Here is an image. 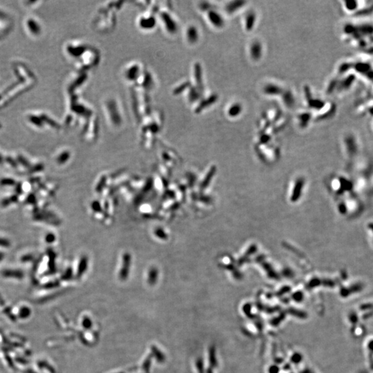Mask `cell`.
Returning <instances> with one entry per match:
<instances>
[{"instance_id":"obj_7","label":"cell","mask_w":373,"mask_h":373,"mask_svg":"<svg viewBox=\"0 0 373 373\" xmlns=\"http://www.w3.org/2000/svg\"><path fill=\"white\" fill-rule=\"evenodd\" d=\"M0 184L2 186H13L16 184V182L12 178H5L1 180Z\"/></svg>"},{"instance_id":"obj_8","label":"cell","mask_w":373,"mask_h":373,"mask_svg":"<svg viewBox=\"0 0 373 373\" xmlns=\"http://www.w3.org/2000/svg\"><path fill=\"white\" fill-rule=\"evenodd\" d=\"M26 202L28 204H30L32 205H35L37 204V198L34 194H30L27 196L26 199Z\"/></svg>"},{"instance_id":"obj_5","label":"cell","mask_w":373,"mask_h":373,"mask_svg":"<svg viewBox=\"0 0 373 373\" xmlns=\"http://www.w3.org/2000/svg\"><path fill=\"white\" fill-rule=\"evenodd\" d=\"M18 200H19L18 196L17 194H13V195L11 196L10 197L5 198L3 200H1V206L3 207H7L9 206L12 203H16V202H17Z\"/></svg>"},{"instance_id":"obj_3","label":"cell","mask_w":373,"mask_h":373,"mask_svg":"<svg viewBox=\"0 0 373 373\" xmlns=\"http://www.w3.org/2000/svg\"><path fill=\"white\" fill-rule=\"evenodd\" d=\"M4 277L14 278L21 279L24 277V272L20 270H4L1 272Z\"/></svg>"},{"instance_id":"obj_11","label":"cell","mask_w":373,"mask_h":373,"mask_svg":"<svg viewBox=\"0 0 373 373\" xmlns=\"http://www.w3.org/2000/svg\"><path fill=\"white\" fill-rule=\"evenodd\" d=\"M10 246H11V242H10L9 240L7 239H3V238H0V247H9Z\"/></svg>"},{"instance_id":"obj_9","label":"cell","mask_w":373,"mask_h":373,"mask_svg":"<svg viewBox=\"0 0 373 373\" xmlns=\"http://www.w3.org/2000/svg\"><path fill=\"white\" fill-rule=\"evenodd\" d=\"M17 159H18V161H19V163L20 164H22V165H23L25 168H28V169H29V168L31 167V165H30V163H29V162H28L27 160L25 158L22 156V155H19L17 158Z\"/></svg>"},{"instance_id":"obj_12","label":"cell","mask_w":373,"mask_h":373,"mask_svg":"<svg viewBox=\"0 0 373 373\" xmlns=\"http://www.w3.org/2000/svg\"><path fill=\"white\" fill-rule=\"evenodd\" d=\"M6 161H7V163L11 166V167H13V168H15V169H17V167H18L17 163L13 158H12L7 157V158H6Z\"/></svg>"},{"instance_id":"obj_15","label":"cell","mask_w":373,"mask_h":373,"mask_svg":"<svg viewBox=\"0 0 373 373\" xmlns=\"http://www.w3.org/2000/svg\"><path fill=\"white\" fill-rule=\"evenodd\" d=\"M55 286H56V282H55V283H54V282H50V283H46V285H44V288H53V287H55Z\"/></svg>"},{"instance_id":"obj_1","label":"cell","mask_w":373,"mask_h":373,"mask_svg":"<svg viewBox=\"0 0 373 373\" xmlns=\"http://www.w3.org/2000/svg\"><path fill=\"white\" fill-rule=\"evenodd\" d=\"M343 33L346 42L364 56L373 55V22H350L344 25Z\"/></svg>"},{"instance_id":"obj_17","label":"cell","mask_w":373,"mask_h":373,"mask_svg":"<svg viewBox=\"0 0 373 373\" xmlns=\"http://www.w3.org/2000/svg\"><path fill=\"white\" fill-rule=\"evenodd\" d=\"M3 163H4V159H3V157L1 156V155H0V164H2Z\"/></svg>"},{"instance_id":"obj_18","label":"cell","mask_w":373,"mask_h":373,"mask_svg":"<svg viewBox=\"0 0 373 373\" xmlns=\"http://www.w3.org/2000/svg\"><path fill=\"white\" fill-rule=\"evenodd\" d=\"M372 127L373 128V119H372Z\"/></svg>"},{"instance_id":"obj_4","label":"cell","mask_w":373,"mask_h":373,"mask_svg":"<svg viewBox=\"0 0 373 373\" xmlns=\"http://www.w3.org/2000/svg\"><path fill=\"white\" fill-rule=\"evenodd\" d=\"M46 254L48 257V268L50 270L49 272H53L55 271V257H56V255H55V253L54 252V251L51 248H48L46 249Z\"/></svg>"},{"instance_id":"obj_2","label":"cell","mask_w":373,"mask_h":373,"mask_svg":"<svg viewBox=\"0 0 373 373\" xmlns=\"http://www.w3.org/2000/svg\"><path fill=\"white\" fill-rule=\"evenodd\" d=\"M342 4L346 13L354 17H361L373 13V1L350 0L344 1Z\"/></svg>"},{"instance_id":"obj_6","label":"cell","mask_w":373,"mask_h":373,"mask_svg":"<svg viewBox=\"0 0 373 373\" xmlns=\"http://www.w3.org/2000/svg\"><path fill=\"white\" fill-rule=\"evenodd\" d=\"M44 167L42 164H37V165L34 166H31V167L29 168V173H38V172L42 171V170H44Z\"/></svg>"},{"instance_id":"obj_13","label":"cell","mask_w":373,"mask_h":373,"mask_svg":"<svg viewBox=\"0 0 373 373\" xmlns=\"http://www.w3.org/2000/svg\"><path fill=\"white\" fill-rule=\"evenodd\" d=\"M45 240H46V241L48 243H52L53 242L55 241V236L54 234H53V233H49L46 236V237H45Z\"/></svg>"},{"instance_id":"obj_10","label":"cell","mask_w":373,"mask_h":373,"mask_svg":"<svg viewBox=\"0 0 373 373\" xmlns=\"http://www.w3.org/2000/svg\"><path fill=\"white\" fill-rule=\"evenodd\" d=\"M35 260V257L32 254H26L24 255L23 257L21 258V261L23 262V263H26V262H30V261H34Z\"/></svg>"},{"instance_id":"obj_14","label":"cell","mask_w":373,"mask_h":373,"mask_svg":"<svg viewBox=\"0 0 373 373\" xmlns=\"http://www.w3.org/2000/svg\"><path fill=\"white\" fill-rule=\"evenodd\" d=\"M15 194H17V196L20 195V194L23 192V190H22V185L20 182H18V183L16 184L15 188Z\"/></svg>"},{"instance_id":"obj_16","label":"cell","mask_w":373,"mask_h":373,"mask_svg":"<svg viewBox=\"0 0 373 373\" xmlns=\"http://www.w3.org/2000/svg\"><path fill=\"white\" fill-rule=\"evenodd\" d=\"M4 258V253L2 252H0V262L2 261Z\"/></svg>"}]
</instances>
